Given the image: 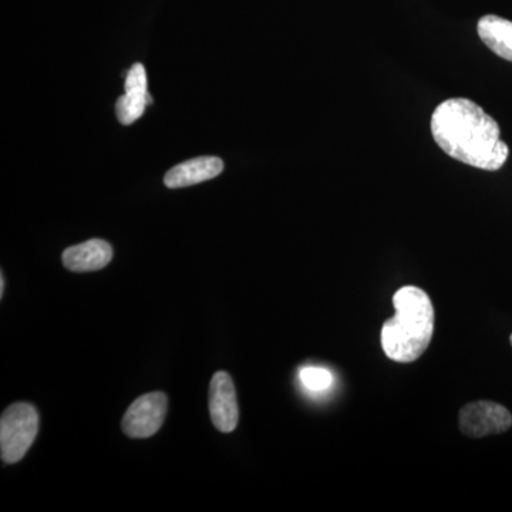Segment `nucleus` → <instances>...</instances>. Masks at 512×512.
Segmentation results:
<instances>
[{
	"instance_id": "f8f14e48",
	"label": "nucleus",
	"mask_w": 512,
	"mask_h": 512,
	"mask_svg": "<svg viewBox=\"0 0 512 512\" xmlns=\"http://www.w3.org/2000/svg\"><path fill=\"white\" fill-rule=\"evenodd\" d=\"M3 293H5V276H0V296L3 298Z\"/></svg>"
},
{
	"instance_id": "f03ea898",
	"label": "nucleus",
	"mask_w": 512,
	"mask_h": 512,
	"mask_svg": "<svg viewBox=\"0 0 512 512\" xmlns=\"http://www.w3.org/2000/svg\"><path fill=\"white\" fill-rule=\"evenodd\" d=\"M394 316L382 326L383 352L397 363H412L429 348L434 333L433 303L417 286H403L393 296Z\"/></svg>"
},
{
	"instance_id": "6e6552de",
	"label": "nucleus",
	"mask_w": 512,
	"mask_h": 512,
	"mask_svg": "<svg viewBox=\"0 0 512 512\" xmlns=\"http://www.w3.org/2000/svg\"><path fill=\"white\" fill-rule=\"evenodd\" d=\"M224 171V161L218 157H198L171 168L164 177L168 188H185L210 181Z\"/></svg>"
},
{
	"instance_id": "20e7f679",
	"label": "nucleus",
	"mask_w": 512,
	"mask_h": 512,
	"mask_svg": "<svg viewBox=\"0 0 512 512\" xmlns=\"http://www.w3.org/2000/svg\"><path fill=\"white\" fill-rule=\"evenodd\" d=\"M461 433L471 439L501 434L510 430L512 416L501 404L480 400V402L468 403L460 410L458 417Z\"/></svg>"
},
{
	"instance_id": "39448f33",
	"label": "nucleus",
	"mask_w": 512,
	"mask_h": 512,
	"mask_svg": "<svg viewBox=\"0 0 512 512\" xmlns=\"http://www.w3.org/2000/svg\"><path fill=\"white\" fill-rule=\"evenodd\" d=\"M167 414L164 393H147L128 407L123 419V431L131 439H148L161 429Z\"/></svg>"
},
{
	"instance_id": "7ed1b4c3",
	"label": "nucleus",
	"mask_w": 512,
	"mask_h": 512,
	"mask_svg": "<svg viewBox=\"0 0 512 512\" xmlns=\"http://www.w3.org/2000/svg\"><path fill=\"white\" fill-rule=\"evenodd\" d=\"M39 431V414L30 403H15L0 419V453L6 464L26 456Z\"/></svg>"
},
{
	"instance_id": "9b49d317",
	"label": "nucleus",
	"mask_w": 512,
	"mask_h": 512,
	"mask_svg": "<svg viewBox=\"0 0 512 512\" xmlns=\"http://www.w3.org/2000/svg\"><path fill=\"white\" fill-rule=\"evenodd\" d=\"M301 380L306 389L312 392H323L333 382L329 370L320 367H305L301 372Z\"/></svg>"
},
{
	"instance_id": "f257e3e1",
	"label": "nucleus",
	"mask_w": 512,
	"mask_h": 512,
	"mask_svg": "<svg viewBox=\"0 0 512 512\" xmlns=\"http://www.w3.org/2000/svg\"><path fill=\"white\" fill-rule=\"evenodd\" d=\"M430 127L437 146L448 157L470 167L498 171L510 156L497 121L474 101L463 97L439 104L431 116Z\"/></svg>"
},
{
	"instance_id": "1a4fd4ad",
	"label": "nucleus",
	"mask_w": 512,
	"mask_h": 512,
	"mask_svg": "<svg viewBox=\"0 0 512 512\" xmlns=\"http://www.w3.org/2000/svg\"><path fill=\"white\" fill-rule=\"evenodd\" d=\"M113 259V248L103 239H90L63 252L62 261L69 271L93 272L106 268Z\"/></svg>"
},
{
	"instance_id": "0eeeda50",
	"label": "nucleus",
	"mask_w": 512,
	"mask_h": 512,
	"mask_svg": "<svg viewBox=\"0 0 512 512\" xmlns=\"http://www.w3.org/2000/svg\"><path fill=\"white\" fill-rule=\"evenodd\" d=\"M124 90L126 94L117 100L116 114L123 126H130L143 117L148 104L153 103V97L148 93L146 67L143 64L136 63L128 70Z\"/></svg>"
},
{
	"instance_id": "ddd939ff",
	"label": "nucleus",
	"mask_w": 512,
	"mask_h": 512,
	"mask_svg": "<svg viewBox=\"0 0 512 512\" xmlns=\"http://www.w3.org/2000/svg\"><path fill=\"white\" fill-rule=\"evenodd\" d=\"M510 342H511V346H512V333H511V336H510Z\"/></svg>"
},
{
	"instance_id": "423d86ee",
	"label": "nucleus",
	"mask_w": 512,
	"mask_h": 512,
	"mask_svg": "<svg viewBox=\"0 0 512 512\" xmlns=\"http://www.w3.org/2000/svg\"><path fill=\"white\" fill-rule=\"evenodd\" d=\"M210 414L212 423L222 433L237 429L239 409L234 382L227 372H217L210 384Z\"/></svg>"
},
{
	"instance_id": "9d476101",
	"label": "nucleus",
	"mask_w": 512,
	"mask_h": 512,
	"mask_svg": "<svg viewBox=\"0 0 512 512\" xmlns=\"http://www.w3.org/2000/svg\"><path fill=\"white\" fill-rule=\"evenodd\" d=\"M477 32L485 46L500 56L501 59L512 62V22L500 16L487 15L478 20Z\"/></svg>"
}]
</instances>
